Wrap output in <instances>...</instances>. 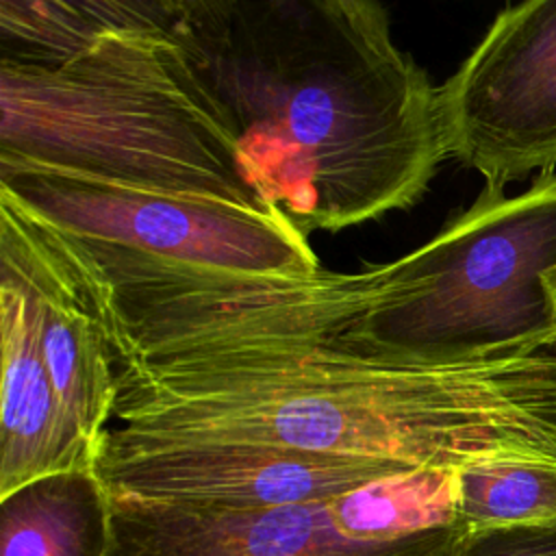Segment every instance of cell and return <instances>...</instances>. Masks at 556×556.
<instances>
[{
  "instance_id": "obj_14",
  "label": "cell",
  "mask_w": 556,
  "mask_h": 556,
  "mask_svg": "<svg viewBox=\"0 0 556 556\" xmlns=\"http://www.w3.org/2000/svg\"><path fill=\"white\" fill-rule=\"evenodd\" d=\"M547 287H549V295L554 302V311H556V267L552 269V274L547 276Z\"/></svg>"
},
{
  "instance_id": "obj_11",
  "label": "cell",
  "mask_w": 556,
  "mask_h": 556,
  "mask_svg": "<svg viewBox=\"0 0 556 556\" xmlns=\"http://www.w3.org/2000/svg\"><path fill=\"white\" fill-rule=\"evenodd\" d=\"M111 495L96 469L33 480L0 497V556H106Z\"/></svg>"
},
{
  "instance_id": "obj_5",
  "label": "cell",
  "mask_w": 556,
  "mask_h": 556,
  "mask_svg": "<svg viewBox=\"0 0 556 556\" xmlns=\"http://www.w3.org/2000/svg\"><path fill=\"white\" fill-rule=\"evenodd\" d=\"M454 473L415 469L354 493L256 510L111 495L106 556H452Z\"/></svg>"
},
{
  "instance_id": "obj_4",
  "label": "cell",
  "mask_w": 556,
  "mask_h": 556,
  "mask_svg": "<svg viewBox=\"0 0 556 556\" xmlns=\"http://www.w3.org/2000/svg\"><path fill=\"white\" fill-rule=\"evenodd\" d=\"M556 174L517 195L484 185L437 237L384 263L371 304L341 341L367 356L463 365L547 352L556 311Z\"/></svg>"
},
{
  "instance_id": "obj_1",
  "label": "cell",
  "mask_w": 556,
  "mask_h": 556,
  "mask_svg": "<svg viewBox=\"0 0 556 556\" xmlns=\"http://www.w3.org/2000/svg\"><path fill=\"white\" fill-rule=\"evenodd\" d=\"M256 198L304 235L417 202L447 143L439 87L369 0H163Z\"/></svg>"
},
{
  "instance_id": "obj_9",
  "label": "cell",
  "mask_w": 556,
  "mask_h": 556,
  "mask_svg": "<svg viewBox=\"0 0 556 556\" xmlns=\"http://www.w3.org/2000/svg\"><path fill=\"white\" fill-rule=\"evenodd\" d=\"M0 497L65 471H91L98 450L63 410L41 348L37 291L0 252Z\"/></svg>"
},
{
  "instance_id": "obj_2",
  "label": "cell",
  "mask_w": 556,
  "mask_h": 556,
  "mask_svg": "<svg viewBox=\"0 0 556 556\" xmlns=\"http://www.w3.org/2000/svg\"><path fill=\"white\" fill-rule=\"evenodd\" d=\"M106 434L235 441L456 471L508 450L556 447V354L413 365L339 343L115 363Z\"/></svg>"
},
{
  "instance_id": "obj_10",
  "label": "cell",
  "mask_w": 556,
  "mask_h": 556,
  "mask_svg": "<svg viewBox=\"0 0 556 556\" xmlns=\"http://www.w3.org/2000/svg\"><path fill=\"white\" fill-rule=\"evenodd\" d=\"M0 252L17 261L37 291L43 361L54 391L100 456L117 400V371L102 328L37 222L2 195Z\"/></svg>"
},
{
  "instance_id": "obj_12",
  "label": "cell",
  "mask_w": 556,
  "mask_h": 556,
  "mask_svg": "<svg viewBox=\"0 0 556 556\" xmlns=\"http://www.w3.org/2000/svg\"><path fill=\"white\" fill-rule=\"evenodd\" d=\"M454 500L469 532L556 528V447L508 450L463 465Z\"/></svg>"
},
{
  "instance_id": "obj_8",
  "label": "cell",
  "mask_w": 556,
  "mask_h": 556,
  "mask_svg": "<svg viewBox=\"0 0 556 556\" xmlns=\"http://www.w3.org/2000/svg\"><path fill=\"white\" fill-rule=\"evenodd\" d=\"M415 467L235 441H128L106 434L96 473L109 495L256 510L354 493Z\"/></svg>"
},
{
  "instance_id": "obj_3",
  "label": "cell",
  "mask_w": 556,
  "mask_h": 556,
  "mask_svg": "<svg viewBox=\"0 0 556 556\" xmlns=\"http://www.w3.org/2000/svg\"><path fill=\"white\" fill-rule=\"evenodd\" d=\"M0 156L139 189L265 206L219 100L163 26V0L54 63L0 59Z\"/></svg>"
},
{
  "instance_id": "obj_6",
  "label": "cell",
  "mask_w": 556,
  "mask_h": 556,
  "mask_svg": "<svg viewBox=\"0 0 556 556\" xmlns=\"http://www.w3.org/2000/svg\"><path fill=\"white\" fill-rule=\"evenodd\" d=\"M0 195L83 241L241 276L321 271L306 235L278 208L185 198L0 156Z\"/></svg>"
},
{
  "instance_id": "obj_13",
  "label": "cell",
  "mask_w": 556,
  "mask_h": 556,
  "mask_svg": "<svg viewBox=\"0 0 556 556\" xmlns=\"http://www.w3.org/2000/svg\"><path fill=\"white\" fill-rule=\"evenodd\" d=\"M452 556H556V528L467 532Z\"/></svg>"
},
{
  "instance_id": "obj_7",
  "label": "cell",
  "mask_w": 556,
  "mask_h": 556,
  "mask_svg": "<svg viewBox=\"0 0 556 556\" xmlns=\"http://www.w3.org/2000/svg\"><path fill=\"white\" fill-rule=\"evenodd\" d=\"M447 154L506 187L556 163V0L506 7L439 87Z\"/></svg>"
}]
</instances>
